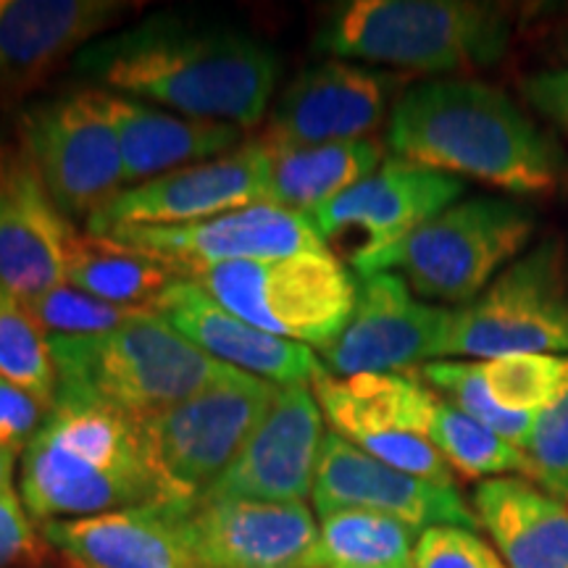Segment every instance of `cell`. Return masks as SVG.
Returning a JSON list of instances; mask_svg holds the SVG:
<instances>
[{
  "mask_svg": "<svg viewBox=\"0 0 568 568\" xmlns=\"http://www.w3.org/2000/svg\"><path fill=\"white\" fill-rule=\"evenodd\" d=\"M184 506H142L59 518L40 527L69 568H201L182 524Z\"/></svg>",
  "mask_w": 568,
  "mask_h": 568,
  "instance_id": "cell-23",
  "label": "cell"
},
{
  "mask_svg": "<svg viewBox=\"0 0 568 568\" xmlns=\"http://www.w3.org/2000/svg\"><path fill=\"white\" fill-rule=\"evenodd\" d=\"M311 497L318 514L361 508L393 516L416 531L432 527L481 529L477 514L456 485H439L382 464L335 432L324 437Z\"/></svg>",
  "mask_w": 568,
  "mask_h": 568,
  "instance_id": "cell-15",
  "label": "cell"
},
{
  "mask_svg": "<svg viewBox=\"0 0 568 568\" xmlns=\"http://www.w3.org/2000/svg\"><path fill=\"white\" fill-rule=\"evenodd\" d=\"M564 55H566V61H568V38H566V42H564Z\"/></svg>",
  "mask_w": 568,
  "mask_h": 568,
  "instance_id": "cell-40",
  "label": "cell"
},
{
  "mask_svg": "<svg viewBox=\"0 0 568 568\" xmlns=\"http://www.w3.org/2000/svg\"><path fill=\"white\" fill-rule=\"evenodd\" d=\"M21 151L69 219L95 216L126 184L109 90H74L34 105L21 119Z\"/></svg>",
  "mask_w": 568,
  "mask_h": 568,
  "instance_id": "cell-10",
  "label": "cell"
},
{
  "mask_svg": "<svg viewBox=\"0 0 568 568\" xmlns=\"http://www.w3.org/2000/svg\"><path fill=\"white\" fill-rule=\"evenodd\" d=\"M414 568H508L479 531L432 527L418 535Z\"/></svg>",
  "mask_w": 568,
  "mask_h": 568,
  "instance_id": "cell-35",
  "label": "cell"
},
{
  "mask_svg": "<svg viewBox=\"0 0 568 568\" xmlns=\"http://www.w3.org/2000/svg\"><path fill=\"white\" fill-rule=\"evenodd\" d=\"M521 92L539 116L568 132V67L535 71L521 82Z\"/></svg>",
  "mask_w": 568,
  "mask_h": 568,
  "instance_id": "cell-38",
  "label": "cell"
},
{
  "mask_svg": "<svg viewBox=\"0 0 568 568\" xmlns=\"http://www.w3.org/2000/svg\"><path fill=\"white\" fill-rule=\"evenodd\" d=\"M74 69L132 101L240 130L264 119L280 77V61L264 42L169 13L90 42L74 55Z\"/></svg>",
  "mask_w": 568,
  "mask_h": 568,
  "instance_id": "cell-1",
  "label": "cell"
},
{
  "mask_svg": "<svg viewBox=\"0 0 568 568\" xmlns=\"http://www.w3.org/2000/svg\"><path fill=\"white\" fill-rule=\"evenodd\" d=\"M24 308L42 326V332H53V337L103 335V332L119 329V326L151 311L105 303L101 297H92L82 293V290L71 287L69 282L48 290L45 295L34 297Z\"/></svg>",
  "mask_w": 568,
  "mask_h": 568,
  "instance_id": "cell-33",
  "label": "cell"
},
{
  "mask_svg": "<svg viewBox=\"0 0 568 568\" xmlns=\"http://www.w3.org/2000/svg\"><path fill=\"white\" fill-rule=\"evenodd\" d=\"M0 376L55 406L51 337L24 305L0 290Z\"/></svg>",
  "mask_w": 568,
  "mask_h": 568,
  "instance_id": "cell-32",
  "label": "cell"
},
{
  "mask_svg": "<svg viewBox=\"0 0 568 568\" xmlns=\"http://www.w3.org/2000/svg\"><path fill=\"white\" fill-rule=\"evenodd\" d=\"M481 376L493 400L510 414L537 416L568 389V353H516L481 361Z\"/></svg>",
  "mask_w": 568,
  "mask_h": 568,
  "instance_id": "cell-30",
  "label": "cell"
},
{
  "mask_svg": "<svg viewBox=\"0 0 568 568\" xmlns=\"http://www.w3.org/2000/svg\"><path fill=\"white\" fill-rule=\"evenodd\" d=\"M474 514L508 568H568V506L531 481H481Z\"/></svg>",
  "mask_w": 568,
  "mask_h": 568,
  "instance_id": "cell-24",
  "label": "cell"
},
{
  "mask_svg": "<svg viewBox=\"0 0 568 568\" xmlns=\"http://www.w3.org/2000/svg\"><path fill=\"white\" fill-rule=\"evenodd\" d=\"M55 403H88L151 418L219 379L226 368L155 311L90 337H51Z\"/></svg>",
  "mask_w": 568,
  "mask_h": 568,
  "instance_id": "cell-4",
  "label": "cell"
},
{
  "mask_svg": "<svg viewBox=\"0 0 568 568\" xmlns=\"http://www.w3.org/2000/svg\"><path fill=\"white\" fill-rule=\"evenodd\" d=\"M464 193L466 182L458 176L389 159L335 201L305 213V219L324 243L345 232H361L364 243L353 251L351 258H355L400 243L429 219L456 205Z\"/></svg>",
  "mask_w": 568,
  "mask_h": 568,
  "instance_id": "cell-16",
  "label": "cell"
},
{
  "mask_svg": "<svg viewBox=\"0 0 568 568\" xmlns=\"http://www.w3.org/2000/svg\"><path fill=\"white\" fill-rule=\"evenodd\" d=\"M280 385L240 368L174 408L142 418L155 464L174 500L190 506L216 485L272 408Z\"/></svg>",
  "mask_w": 568,
  "mask_h": 568,
  "instance_id": "cell-9",
  "label": "cell"
},
{
  "mask_svg": "<svg viewBox=\"0 0 568 568\" xmlns=\"http://www.w3.org/2000/svg\"><path fill=\"white\" fill-rule=\"evenodd\" d=\"M90 237L145 255L163 268L195 280L197 274L237 261L284 258V255L324 253L329 245L318 237L305 213L276 209L268 203L245 205L222 216L182 226H109L88 232Z\"/></svg>",
  "mask_w": 568,
  "mask_h": 568,
  "instance_id": "cell-12",
  "label": "cell"
},
{
  "mask_svg": "<svg viewBox=\"0 0 568 568\" xmlns=\"http://www.w3.org/2000/svg\"><path fill=\"white\" fill-rule=\"evenodd\" d=\"M414 527L361 508L318 514L314 568H414Z\"/></svg>",
  "mask_w": 568,
  "mask_h": 568,
  "instance_id": "cell-27",
  "label": "cell"
},
{
  "mask_svg": "<svg viewBox=\"0 0 568 568\" xmlns=\"http://www.w3.org/2000/svg\"><path fill=\"white\" fill-rule=\"evenodd\" d=\"M77 232L24 151H0V290L27 305L67 282Z\"/></svg>",
  "mask_w": 568,
  "mask_h": 568,
  "instance_id": "cell-18",
  "label": "cell"
},
{
  "mask_svg": "<svg viewBox=\"0 0 568 568\" xmlns=\"http://www.w3.org/2000/svg\"><path fill=\"white\" fill-rule=\"evenodd\" d=\"M182 524L201 568H314L318 524L303 500L201 497Z\"/></svg>",
  "mask_w": 568,
  "mask_h": 568,
  "instance_id": "cell-14",
  "label": "cell"
},
{
  "mask_svg": "<svg viewBox=\"0 0 568 568\" xmlns=\"http://www.w3.org/2000/svg\"><path fill=\"white\" fill-rule=\"evenodd\" d=\"M418 376H422L424 385H429L439 397H445L447 403L464 410L474 422L485 424L487 429H493L506 443L527 453L535 416L510 414V410L497 406L485 385V376H481V361L439 358L418 368Z\"/></svg>",
  "mask_w": 568,
  "mask_h": 568,
  "instance_id": "cell-31",
  "label": "cell"
},
{
  "mask_svg": "<svg viewBox=\"0 0 568 568\" xmlns=\"http://www.w3.org/2000/svg\"><path fill=\"white\" fill-rule=\"evenodd\" d=\"M13 460H17V453L0 447V493L13 487Z\"/></svg>",
  "mask_w": 568,
  "mask_h": 568,
  "instance_id": "cell-39",
  "label": "cell"
},
{
  "mask_svg": "<svg viewBox=\"0 0 568 568\" xmlns=\"http://www.w3.org/2000/svg\"><path fill=\"white\" fill-rule=\"evenodd\" d=\"M387 145L395 159L477 180L514 195L552 193L564 180V151L550 134L479 80H432L393 105Z\"/></svg>",
  "mask_w": 568,
  "mask_h": 568,
  "instance_id": "cell-2",
  "label": "cell"
},
{
  "mask_svg": "<svg viewBox=\"0 0 568 568\" xmlns=\"http://www.w3.org/2000/svg\"><path fill=\"white\" fill-rule=\"evenodd\" d=\"M395 88L382 71L345 61L318 63L287 84L264 138L287 145L368 140L385 122Z\"/></svg>",
  "mask_w": 568,
  "mask_h": 568,
  "instance_id": "cell-20",
  "label": "cell"
},
{
  "mask_svg": "<svg viewBox=\"0 0 568 568\" xmlns=\"http://www.w3.org/2000/svg\"><path fill=\"white\" fill-rule=\"evenodd\" d=\"M510 17L477 0H353L326 17L316 48L408 71H474L508 53Z\"/></svg>",
  "mask_w": 568,
  "mask_h": 568,
  "instance_id": "cell-5",
  "label": "cell"
},
{
  "mask_svg": "<svg viewBox=\"0 0 568 568\" xmlns=\"http://www.w3.org/2000/svg\"><path fill=\"white\" fill-rule=\"evenodd\" d=\"M450 326L453 308L422 303L403 276H361L351 322L324 351V366L335 376L408 374L447 358Z\"/></svg>",
  "mask_w": 568,
  "mask_h": 568,
  "instance_id": "cell-13",
  "label": "cell"
},
{
  "mask_svg": "<svg viewBox=\"0 0 568 568\" xmlns=\"http://www.w3.org/2000/svg\"><path fill=\"white\" fill-rule=\"evenodd\" d=\"M424 439L429 443L453 471L468 479H497L510 474H524L531 479V464L527 453L518 450L485 424L474 422L464 410L437 393L426 408Z\"/></svg>",
  "mask_w": 568,
  "mask_h": 568,
  "instance_id": "cell-29",
  "label": "cell"
},
{
  "mask_svg": "<svg viewBox=\"0 0 568 568\" xmlns=\"http://www.w3.org/2000/svg\"><path fill=\"white\" fill-rule=\"evenodd\" d=\"M258 148L264 203L297 213L322 209L385 163V151L374 140L287 145L261 138Z\"/></svg>",
  "mask_w": 568,
  "mask_h": 568,
  "instance_id": "cell-26",
  "label": "cell"
},
{
  "mask_svg": "<svg viewBox=\"0 0 568 568\" xmlns=\"http://www.w3.org/2000/svg\"><path fill=\"white\" fill-rule=\"evenodd\" d=\"M264 203V163L258 140L222 159L176 169L138 187L122 190L88 219V232L109 226H182Z\"/></svg>",
  "mask_w": 568,
  "mask_h": 568,
  "instance_id": "cell-19",
  "label": "cell"
},
{
  "mask_svg": "<svg viewBox=\"0 0 568 568\" xmlns=\"http://www.w3.org/2000/svg\"><path fill=\"white\" fill-rule=\"evenodd\" d=\"M53 406L0 376V447L24 453Z\"/></svg>",
  "mask_w": 568,
  "mask_h": 568,
  "instance_id": "cell-37",
  "label": "cell"
},
{
  "mask_svg": "<svg viewBox=\"0 0 568 568\" xmlns=\"http://www.w3.org/2000/svg\"><path fill=\"white\" fill-rule=\"evenodd\" d=\"M187 282L266 335L322 353L345 332L358 293V282L332 251L237 261Z\"/></svg>",
  "mask_w": 568,
  "mask_h": 568,
  "instance_id": "cell-7",
  "label": "cell"
},
{
  "mask_svg": "<svg viewBox=\"0 0 568 568\" xmlns=\"http://www.w3.org/2000/svg\"><path fill=\"white\" fill-rule=\"evenodd\" d=\"M45 548L17 489L0 493V568H40Z\"/></svg>",
  "mask_w": 568,
  "mask_h": 568,
  "instance_id": "cell-36",
  "label": "cell"
},
{
  "mask_svg": "<svg viewBox=\"0 0 568 568\" xmlns=\"http://www.w3.org/2000/svg\"><path fill=\"white\" fill-rule=\"evenodd\" d=\"M151 311L211 358L274 385H311L324 368L311 347L266 335L187 280H176Z\"/></svg>",
  "mask_w": 568,
  "mask_h": 568,
  "instance_id": "cell-22",
  "label": "cell"
},
{
  "mask_svg": "<svg viewBox=\"0 0 568 568\" xmlns=\"http://www.w3.org/2000/svg\"><path fill=\"white\" fill-rule=\"evenodd\" d=\"M332 432L414 477L456 485L453 468L424 439V418L435 389L416 374L335 376L326 366L311 382Z\"/></svg>",
  "mask_w": 568,
  "mask_h": 568,
  "instance_id": "cell-11",
  "label": "cell"
},
{
  "mask_svg": "<svg viewBox=\"0 0 568 568\" xmlns=\"http://www.w3.org/2000/svg\"><path fill=\"white\" fill-rule=\"evenodd\" d=\"M138 9L122 0H0V98L38 88L71 53Z\"/></svg>",
  "mask_w": 568,
  "mask_h": 568,
  "instance_id": "cell-21",
  "label": "cell"
},
{
  "mask_svg": "<svg viewBox=\"0 0 568 568\" xmlns=\"http://www.w3.org/2000/svg\"><path fill=\"white\" fill-rule=\"evenodd\" d=\"M537 232L529 205L503 197H468L429 219L379 253L355 255L361 276L393 272L416 295L468 305L485 293L503 268L527 251Z\"/></svg>",
  "mask_w": 568,
  "mask_h": 568,
  "instance_id": "cell-6",
  "label": "cell"
},
{
  "mask_svg": "<svg viewBox=\"0 0 568 568\" xmlns=\"http://www.w3.org/2000/svg\"><path fill=\"white\" fill-rule=\"evenodd\" d=\"M180 276L145 255H134L103 240L77 234L69 253L67 282L105 303L126 308H153Z\"/></svg>",
  "mask_w": 568,
  "mask_h": 568,
  "instance_id": "cell-28",
  "label": "cell"
},
{
  "mask_svg": "<svg viewBox=\"0 0 568 568\" xmlns=\"http://www.w3.org/2000/svg\"><path fill=\"white\" fill-rule=\"evenodd\" d=\"M113 119L122 148L124 182L134 187L138 182L155 180L205 159L213 161V155L232 153L243 134L234 124L176 116L124 95H113Z\"/></svg>",
  "mask_w": 568,
  "mask_h": 568,
  "instance_id": "cell-25",
  "label": "cell"
},
{
  "mask_svg": "<svg viewBox=\"0 0 568 568\" xmlns=\"http://www.w3.org/2000/svg\"><path fill=\"white\" fill-rule=\"evenodd\" d=\"M531 479L558 500H568V389L548 410L535 416L527 445Z\"/></svg>",
  "mask_w": 568,
  "mask_h": 568,
  "instance_id": "cell-34",
  "label": "cell"
},
{
  "mask_svg": "<svg viewBox=\"0 0 568 568\" xmlns=\"http://www.w3.org/2000/svg\"><path fill=\"white\" fill-rule=\"evenodd\" d=\"M19 495L40 524L182 506L155 464L142 418L88 403H55L21 453Z\"/></svg>",
  "mask_w": 568,
  "mask_h": 568,
  "instance_id": "cell-3",
  "label": "cell"
},
{
  "mask_svg": "<svg viewBox=\"0 0 568 568\" xmlns=\"http://www.w3.org/2000/svg\"><path fill=\"white\" fill-rule=\"evenodd\" d=\"M324 414L308 385H280L276 397L240 456L201 497L297 503L314 493L324 445ZM197 497V500H201Z\"/></svg>",
  "mask_w": 568,
  "mask_h": 568,
  "instance_id": "cell-17",
  "label": "cell"
},
{
  "mask_svg": "<svg viewBox=\"0 0 568 568\" xmlns=\"http://www.w3.org/2000/svg\"><path fill=\"white\" fill-rule=\"evenodd\" d=\"M516 353H568V247L560 240L518 255L477 301L453 308L447 355Z\"/></svg>",
  "mask_w": 568,
  "mask_h": 568,
  "instance_id": "cell-8",
  "label": "cell"
}]
</instances>
